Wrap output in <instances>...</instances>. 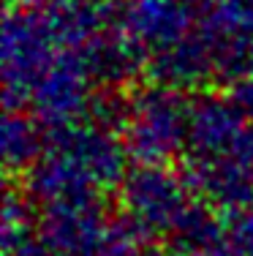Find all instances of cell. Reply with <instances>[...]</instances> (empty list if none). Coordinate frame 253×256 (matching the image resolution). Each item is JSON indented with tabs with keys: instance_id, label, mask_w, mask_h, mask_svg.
<instances>
[{
	"instance_id": "1",
	"label": "cell",
	"mask_w": 253,
	"mask_h": 256,
	"mask_svg": "<svg viewBox=\"0 0 253 256\" xmlns=\"http://www.w3.org/2000/svg\"><path fill=\"white\" fill-rule=\"evenodd\" d=\"M125 144L117 131L98 123H79L52 131L46 148L25 174V194L33 202H60L84 194H106L125 180Z\"/></svg>"
},
{
	"instance_id": "2",
	"label": "cell",
	"mask_w": 253,
	"mask_h": 256,
	"mask_svg": "<svg viewBox=\"0 0 253 256\" xmlns=\"http://www.w3.org/2000/svg\"><path fill=\"white\" fill-rule=\"evenodd\" d=\"M123 212L144 234L169 237L180 248H202L224 234L213 207L196 194L185 172L169 166H136L120 182Z\"/></svg>"
},
{
	"instance_id": "3",
	"label": "cell",
	"mask_w": 253,
	"mask_h": 256,
	"mask_svg": "<svg viewBox=\"0 0 253 256\" xmlns=\"http://www.w3.org/2000/svg\"><path fill=\"white\" fill-rule=\"evenodd\" d=\"M38 240L49 256H136L150 237L125 212L114 216L106 194L44 204Z\"/></svg>"
},
{
	"instance_id": "4",
	"label": "cell",
	"mask_w": 253,
	"mask_h": 256,
	"mask_svg": "<svg viewBox=\"0 0 253 256\" xmlns=\"http://www.w3.org/2000/svg\"><path fill=\"white\" fill-rule=\"evenodd\" d=\"M194 101L183 90L147 84L125 98L120 139L136 166H166L188 150Z\"/></svg>"
},
{
	"instance_id": "5",
	"label": "cell",
	"mask_w": 253,
	"mask_h": 256,
	"mask_svg": "<svg viewBox=\"0 0 253 256\" xmlns=\"http://www.w3.org/2000/svg\"><path fill=\"white\" fill-rule=\"evenodd\" d=\"M202 14L199 0H128L120 6L117 28L144 60H153L191 38L202 25Z\"/></svg>"
},
{
	"instance_id": "6",
	"label": "cell",
	"mask_w": 253,
	"mask_h": 256,
	"mask_svg": "<svg viewBox=\"0 0 253 256\" xmlns=\"http://www.w3.org/2000/svg\"><path fill=\"white\" fill-rule=\"evenodd\" d=\"M185 178L210 207L232 212L253 202V123L218 158L185 164Z\"/></svg>"
},
{
	"instance_id": "7",
	"label": "cell",
	"mask_w": 253,
	"mask_h": 256,
	"mask_svg": "<svg viewBox=\"0 0 253 256\" xmlns=\"http://www.w3.org/2000/svg\"><path fill=\"white\" fill-rule=\"evenodd\" d=\"M147 71L153 76V82L164 84V88H174L183 90V93L191 88H202L210 79L218 76L215 46L199 25L196 33L191 38H185L180 46L147 60Z\"/></svg>"
},
{
	"instance_id": "8",
	"label": "cell",
	"mask_w": 253,
	"mask_h": 256,
	"mask_svg": "<svg viewBox=\"0 0 253 256\" xmlns=\"http://www.w3.org/2000/svg\"><path fill=\"white\" fill-rule=\"evenodd\" d=\"M46 128L27 112H5L0 131V153L8 174H27L46 148Z\"/></svg>"
},
{
	"instance_id": "9",
	"label": "cell",
	"mask_w": 253,
	"mask_h": 256,
	"mask_svg": "<svg viewBox=\"0 0 253 256\" xmlns=\"http://www.w3.org/2000/svg\"><path fill=\"white\" fill-rule=\"evenodd\" d=\"M224 232L240 256H253V202L240 207V210L226 212Z\"/></svg>"
},
{
	"instance_id": "10",
	"label": "cell",
	"mask_w": 253,
	"mask_h": 256,
	"mask_svg": "<svg viewBox=\"0 0 253 256\" xmlns=\"http://www.w3.org/2000/svg\"><path fill=\"white\" fill-rule=\"evenodd\" d=\"M226 98L240 109V114H243L245 120H251V123H253V76L237 79V82H229Z\"/></svg>"
},
{
	"instance_id": "11",
	"label": "cell",
	"mask_w": 253,
	"mask_h": 256,
	"mask_svg": "<svg viewBox=\"0 0 253 256\" xmlns=\"http://www.w3.org/2000/svg\"><path fill=\"white\" fill-rule=\"evenodd\" d=\"M55 0H8V6H22V8H44Z\"/></svg>"
},
{
	"instance_id": "12",
	"label": "cell",
	"mask_w": 253,
	"mask_h": 256,
	"mask_svg": "<svg viewBox=\"0 0 253 256\" xmlns=\"http://www.w3.org/2000/svg\"><path fill=\"white\" fill-rule=\"evenodd\" d=\"M199 3H202V8H204V3H207V0H199Z\"/></svg>"
}]
</instances>
